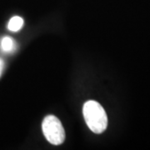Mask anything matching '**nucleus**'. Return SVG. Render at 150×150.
I'll list each match as a JSON object with an SVG mask.
<instances>
[{
	"mask_svg": "<svg viewBox=\"0 0 150 150\" xmlns=\"http://www.w3.org/2000/svg\"><path fill=\"white\" fill-rule=\"evenodd\" d=\"M42 129L46 139L54 145L62 144L65 139V131L59 118L48 115L43 119Z\"/></svg>",
	"mask_w": 150,
	"mask_h": 150,
	"instance_id": "f03ea898",
	"label": "nucleus"
},
{
	"mask_svg": "<svg viewBox=\"0 0 150 150\" xmlns=\"http://www.w3.org/2000/svg\"><path fill=\"white\" fill-rule=\"evenodd\" d=\"M88 127L95 134H102L108 126V117L103 108L96 101L86 102L83 108Z\"/></svg>",
	"mask_w": 150,
	"mask_h": 150,
	"instance_id": "f257e3e1",
	"label": "nucleus"
},
{
	"mask_svg": "<svg viewBox=\"0 0 150 150\" xmlns=\"http://www.w3.org/2000/svg\"><path fill=\"white\" fill-rule=\"evenodd\" d=\"M4 69V61L2 59H0V77L2 75Z\"/></svg>",
	"mask_w": 150,
	"mask_h": 150,
	"instance_id": "39448f33",
	"label": "nucleus"
},
{
	"mask_svg": "<svg viewBox=\"0 0 150 150\" xmlns=\"http://www.w3.org/2000/svg\"><path fill=\"white\" fill-rule=\"evenodd\" d=\"M23 25V19L18 16L12 18L8 24V28L12 32H17L20 30Z\"/></svg>",
	"mask_w": 150,
	"mask_h": 150,
	"instance_id": "7ed1b4c3",
	"label": "nucleus"
},
{
	"mask_svg": "<svg viewBox=\"0 0 150 150\" xmlns=\"http://www.w3.org/2000/svg\"><path fill=\"white\" fill-rule=\"evenodd\" d=\"M15 48V43L10 37H4L1 40V49L5 53L13 52Z\"/></svg>",
	"mask_w": 150,
	"mask_h": 150,
	"instance_id": "20e7f679",
	"label": "nucleus"
}]
</instances>
